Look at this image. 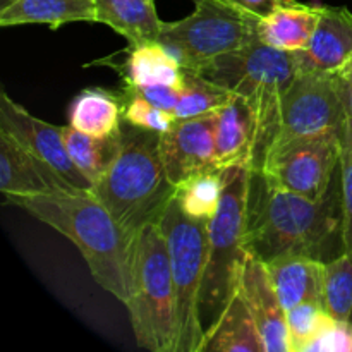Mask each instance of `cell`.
<instances>
[{
	"label": "cell",
	"instance_id": "31",
	"mask_svg": "<svg viewBox=\"0 0 352 352\" xmlns=\"http://www.w3.org/2000/svg\"><path fill=\"white\" fill-rule=\"evenodd\" d=\"M309 352H352V323L329 316Z\"/></svg>",
	"mask_w": 352,
	"mask_h": 352
},
{
	"label": "cell",
	"instance_id": "28",
	"mask_svg": "<svg viewBox=\"0 0 352 352\" xmlns=\"http://www.w3.org/2000/svg\"><path fill=\"white\" fill-rule=\"evenodd\" d=\"M329 313L320 302H301L285 311L291 352H309V347L325 325Z\"/></svg>",
	"mask_w": 352,
	"mask_h": 352
},
{
	"label": "cell",
	"instance_id": "27",
	"mask_svg": "<svg viewBox=\"0 0 352 352\" xmlns=\"http://www.w3.org/2000/svg\"><path fill=\"white\" fill-rule=\"evenodd\" d=\"M323 308L340 322H352V256L344 251L323 265Z\"/></svg>",
	"mask_w": 352,
	"mask_h": 352
},
{
	"label": "cell",
	"instance_id": "19",
	"mask_svg": "<svg viewBox=\"0 0 352 352\" xmlns=\"http://www.w3.org/2000/svg\"><path fill=\"white\" fill-rule=\"evenodd\" d=\"M96 23L112 28L127 40V47L162 40L155 0H95Z\"/></svg>",
	"mask_w": 352,
	"mask_h": 352
},
{
	"label": "cell",
	"instance_id": "10",
	"mask_svg": "<svg viewBox=\"0 0 352 352\" xmlns=\"http://www.w3.org/2000/svg\"><path fill=\"white\" fill-rule=\"evenodd\" d=\"M342 138H306L268 151L260 174L268 184L309 199L325 198L339 175Z\"/></svg>",
	"mask_w": 352,
	"mask_h": 352
},
{
	"label": "cell",
	"instance_id": "25",
	"mask_svg": "<svg viewBox=\"0 0 352 352\" xmlns=\"http://www.w3.org/2000/svg\"><path fill=\"white\" fill-rule=\"evenodd\" d=\"M223 188H226L223 170L205 172L177 186L175 199L188 217L196 220H210L219 210Z\"/></svg>",
	"mask_w": 352,
	"mask_h": 352
},
{
	"label": "cell",
	"instance_id": "29",
	"mask_svg": "<svg viewBox=\"0 0 352 352\" xmlns=\"http://www.w3.org/2000/svg\"><path fill=\"white\" fill-rule=\"evenodd\" d=\"M120 96L124 100V120L131 126L162 134L174 124L175 117L172 113L153 105L144 96L124 89H120Z\"/></svg>",
	"mask_w": 352,
	"mask_h": 352
},
{
	"label": "cell",
	"instance_id": "34",
	"mask_svg": "<svg viewBox=\"0 0 352 352\" xmlns=\"http://www.w3.org/2000/svg\"><path fill=\"white\" fill-rule=\"evenodd\" d=\"M340 76H342V78H346L349 82H352V62L349 65H347V69Z\"/></svg>",
	"mask_w": 352,
	"mask_h": 352
},
{
	"label": "cell",
	"instance_id": "21",
	"mask_svg": "<svg viewBox=\"0 0 352 352\" xmlns=\"http://www.w3.org/2000/svg\"><path fill=\"white\" fill-rule=\"evenodd\" d=\"M318 23V3H294L278 7L258 23V40L282 52H301L309 45Z\"/></svg>",
	"mask_w": 352,
	"mask_h": 352
},
{
	"label": "cell",
	"instance_id": "8",
	"mask_svg": "<svg viewBox=\"0 0 352 352\" xmlns=\"http://www.w3.org/2000/svg\"><path fill=\"white\" fill-rule=\"evenodd\" d=\"M192 2L195 10L188 17L164 23L160 40L188 71L258 40L260 17L223 0Z\"/></svg>",
	"mask_w": 352,
	"mask_h": 352
},
{
	"label": "cell",
	"instance_id": "6",
	"mask_svg": "<svg viewBox=\"0 0 352 352\" xmlns=\"http://www.w3.org/2000/svg\"><path fill=\"white\" fill-rule=\"evenodd\" d=\"M136 344L151 352H179V322L167 243L160 222L138 236L134 292L126 306Z\"/></svg>",
	"mask_w": 352,
	"mask_h": 352
},
{
	"label": "cell",
	"instance_id": "24",
	"mask_svg": "<svg viewBox=\"0 0 352 352\" xmlns=\"http://www.w3.org/2000/svg\"><path fill=\"white\" fill-rule=\"evenodd\" d=\"M124 126V124H122ZM64 143L67 153L78 170L95 184L119 155L122 148V129L109 138H96L74 129L71 124L64 126Z\"/></svg>",
	"mask_w": 352,
	"mask_h": 352
},
{
	"label": "cell",
	"instance_id": "14",
	"mask_svg": "<svg viewBox=\"0 0 352 352\" xmlns=\"http://www.w3.org/2000/svg\"><path fill=\"white\" fill-rule=\"evenodd\" d=\"M239 291L256 322L267 352H291L285 309L274 287L267 263L248 253L239 277Z\"/></svg>",
	"mask_w": 352,
	"mask_h": 352
},
{
	"label": "cell",
	"instance_id": "32",
	"mask_svg": "<svg viewBox=\"0 0 352 352\" xmlns=\"http://www.w3.org/2000/svg\"><path fill=\"white\" fill-rule=\"evenodd\" d=\"M223 2L230 3L234 7H239V9L246 10V12L253 14V16L261 19V17H267L268 14L277 10L278 7L294 3L296 0H223Z\"/></svg>",
	"mask_w": 352,
	"mask_h": 352
},
{
	"label": "cell",
	"instance_id": "36",
	"mask_svg": "<svg viewBox=\"0 0 352 352\" xmlns=\"http://www.w3.org/2000/svg\"><path fill=\"white\" fill-rule=\"evenodd\" d=\"M351 323H352V322H351Z\"/></svg>",
	"mask_w": 352,
	"mask_h": 352
},
{
	"label": "cell",
	"instance_id": "26",
	"mask_svg": "<svg viewBox=\"0 0 352 352\" xmlns=\"http://www.w3.org/2000/svg\"><path fill=\"white\" fill-rule=\"evenodd\" d=\"M230 96L232 91L186 69L184 85L179 88V98L172 116L175 119H191L217 112Z\"/></svg>",
	"mask_w": 352,
	"mask_h": 352
},
{
	"label": "cell",
	"instance_id": "13",
	"mask_svg": "<svg viewBox=\"0 0 352 352\" xmlns=\"http://www.w3.org/2000/svg\"><path fill=\"white\" fill-rule=\"evenodd\" d=\"M299 72L342 74L352 62V12L318 3V23L309 45L296 52Z\"/></svg>",
	"mask_w": 352,
	"mask_h": 352
},
{
	"label": "cell",
	"instance_id": "30",
	"mask_svg": "<svg viewBox=\"0 0 352 352\" xmlns=\"http://www.w3.org/2000/svg\"><path fill=\"white\" fill-rule=\"evenodd\" d=\"M340 199H342L344 251L352 256V122L347 116L340 140Z\"/></svg>",
	"mask_w": 352,
	"mask_h": 352
},
{
	"label": "cell",
	"instance_id": "2",
	"mask_svg": "<svg viewBox=\"0 0 352 352\" xmlns=\"http://www.w3.org/2000/svg\"><path fill=\"white\" fill-rule=\"evenodd\" d=\"M76 244L100 287L127 306L134 292L138 237L116 222L91 191L6 198Z\"/></svg>",
	"mask_w": 352,
	"mask_h": 352
},
{
	"label": "cell",
	"instance_id": "5",
	"mask_svg": "<svg viewBox=\"0 0 352 352\" xmlns=\"http://www.w3.org/2000/svg\"><path fill=\"white\" fill-rule=\"evenodd\" d=\"M223 175L222 201L208 220V248L199 296V320L205 336L236 294L248 256V201L253 170L250 165H232L223 168Z\"/></svg>",
	"mask_w": 352,
	"mask_h": 352
},
{
	"label": "cell",
	"instance_id": "4",
	"mask_svg": "<svg viewBox=\"0 0 352 352\" xmlns=\"http://www.w3.org/2000/svg\"><path fill=\"white\" fill-rule=\"evenodd\" d=\"M195 72L246 100L256 126L251 170L261 172L280 131L282 100L298 74L296 55L256 40L219 55Z\"/></svg>",
	"mask_w": 352,
	"mask_h": 352
},
{
	"label": "cell",
	"instance_id": "23",
	"mask_svg": "<svg viewBox=\"0 0 352 352\" xmlns=\"http://www.w3.org/2000/svg\"><path fill=\"white\" fill-rule=\"evenodd\" d=\"M201 352H267L239 287L219 322L205 336Z\"/></svg>",
	"mask_w": 352,
	"mask_h": 352
},
{
	"label": "cell",
	"instance_id": "9",
	"mask_svg": "<svg viewBox=\"0 0 352 352\" xmlns=\"http://www.w3.org/2000/svg\"><path fill=\"white\" fill-rule=\"evenodd\" d=\"M346 120L340 74L298 71L282 100L280 131L274 146L306 138H342Z\"/></svg>",
	"mask_w": 352,
	"mask_h": 352
},
{
	"label": "cell",
	"instance_id": "3",
	"mask_svg": "<svg viewBox=\"0 0 352 352\" xmlns=\"http://www.w3.org/2000/svg\"><path fill=\"white\" fill-rule=\"evenodd\" d=\"M175 189L162 162L160 134L124 120L122 148L93 184V195L122 229L138 237L144 227L160 222Z\"/></svg>",
	"mask_w": 352,
	"mask_h": 352
},
{
	"label": "cell",
	"instance_id": "20",
	"mask_svg": "<svg viewBox=\"0 0 352 352\" xmlns=\"http://www.w3.org/2000/svg\"><path fill=\"white\" fill-rule=\"evenodd\" d=\"M69 23H96L95 0H10L0 7V26L45 24L58 30Z\"/></svg>",
	"mask_w": 352,
	"mask_h": 352
},
{
	"label": "cell",
	"instance_id": "35",
	"mask_svg": "<svg viewBox=\"0 0 352 352\" xmlns=\"http://www.w3.org/2000/svg\"><path fill=\"white\" fill-rule=\"evenodd\" d=\"M10 0H0V7H3V6H7V3H9Z\"/></svg>",
	"mask_w": 352,
	"mask_h": 352
},
{
	"label": "cell",
	"instance_id": "15",
	"mask_svg": "<svg viewBox=\"0 0 352 352\" xmlns=\"http://www.w3.org/2000/svg\"><path fill=\"white\" fill-rule=\"evenodd\" d=\"M0 191L6 198L78 191L58 172L0 129Z\"/></svg>",
	"mask_w": 352,
	"mask_h": 352
},
{
	"label": "cell",
	"instance_id": "12",
	"mask_svg": "<svg viewBox=\"0 0 352 352\" xmlns=\"http://www.w3.org/2000/svg\"><path fill=\"white\" fill-rule=\"evenodd\" d=\"M215 112L191 119H175L160 134V155L165 172L177 188L205 172L220 170L215 151Z\"/></svg>",
	"mask_w": 352,
	"mask_h": 352
},
{
	"label": "cell",
	"instance_id": "33",
	"mask_svg": "<svg viewBox=\"0 0 352 352\" xmlns=\"http://www.w3.org/2000/svg\"><path fill=\"white\" fill-rule=\"evenodd\" d=\"M340 85H342V96H344V103H346L347 116H349L352 122V82H349L346 78L340 76Z\"/></svg>",
	"mask_w": 352,
	"mask_h": 352
},
{
	"label": "cell",
	"instance_id": "11",
	"mask_svg": "<svg viewBox=\"0 0 352 352\" xmlns=\"http://www.w3.org/2000/svg\"><path fill=\"white\" fill-rule=\"evenodd\" d=\"M0 129L19 141L30 153L50 165L78 191H91L93 182L78 170L64 143V126H54L38 119L14 102L6 91L0 93Z\"/></svg>",
	"mask_w": 352,
	"mask_h": 352
},
{
	"label": "cell",
	"instance_id": "22",
	"mask_svg": "<svg viewBox=\"0 0 352 352\" xmlns=\"http://www.w3.org/2000/svg\"><path fill=\"white\" fill-rule=\"evenodd\" d=\"M69 124L96 138L119 134L124 124V100L110 89L85 88L72 98L67 110Z\"/></svg>",
	"mask_w": 352,
	"mask_h": 352
},
{
	"label": "cell",
	"instance_id": "16",
	"mask_svg": "<svg viewBox=\"0 0 352 352\" xmlns=\"http://www.w3.org/2000/svg\"><path fill=\"white\" fill-rule=\"evenodd\" d=\"M215 151L220 170L253 162L256 126L246 100L232 93L215 112Z\"/></svg>",
	"mask_w": 352,
	"mask_h": 352
},
{
	"label": "cell",
	"instance_id": "18",
	"mask_svg": "<svg viewBox=\"0 0 352 352\" xmlns=\"http://www.w3.org/2000/svg\"><path fill=\"white\" fill-rule=\"evenodd\" d=\"M323 265L325 261L302 254L268 261V274L285 311L301 302L323 305Z\"/></svg>",
	"mask_w": 352,
	"mask_h": 352
},
{
	"label": "cell",
	"instance_id": "7",
	"mask_svg": "<svg viewBox=\"0 0 352 352\" xmlns=\"http://www.w3.org/2000/svg\"><path fill=\"white\" fill-rule=\"evenodd\" d=\"M168 250L179 322V352H201L205 332L199 320V296L208 248V220L186 215L177 199L160 219Z\"/></svg>",
	"mask_w": 352,
	"mask_h": 352
},
{
	"label": "cell",
	"instance_id": "17",
	"mask_svg": "<svg viewBox=\"0 0 352 352\" xmlns=\"http://www.w3.org/2000/svg\"><path fill=\"white\" fill-rule=\"evenodd\" d=\"M126 50L127 55L122 64H109L119 71L122 88L184 85L186 69L162 41L127 47Z\"/></svg>",
	"mask_w": 352,
	"mask_h": 352
},
{
	"label": "cell",
	"instance_id": "1",
	"mask_svg": "<svg viewBox=\"0 0 352 352\" xmlns=\"http://www.w3.org/2000/svg\"><path fill=\"white\" fill-rule=\"evenodd\" d=\"M248 253L268 261L302 254L330 261L344 253L340 170L322 199L275 188L260 172L251 175L248 201Z\"/></svg>",
	"mask_w": 352,
	"mask_h": 352
}]
</instances>
